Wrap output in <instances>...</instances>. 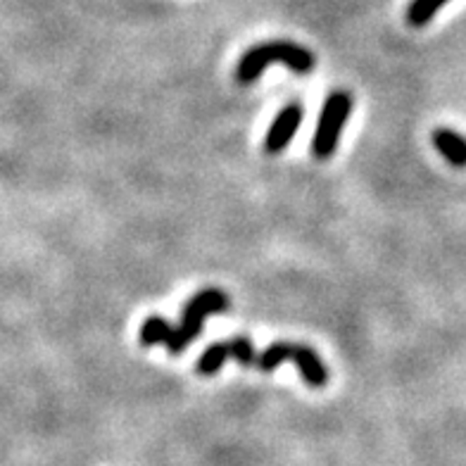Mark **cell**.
<instances>
[{
  "label": "cell",
  "mask_w": 466,
  "mask_h": 466,
  "mask_svg": "<svg viewBox=\"0 0 466 466\" xmlns=\"http://www.w3.org/2000/svg\"><path fill=\"white\" fill-rule=\"evenodd\" d=\"M269 65H286L295 74H309L317 67V57L312 50L302 48L293 41H267V44L252 46L250 50L243 53L233 76L240 86H250Z\"/></svg>",
  "instance_id": "1"
},
{
  "label": "cell",
  "mask_w": 466,
  "mask_h": 466,
  "mask_svg": "<svg viewBox=\"0 0 466 466\" xmlns=\"http://www.w3.org/2000/svg\"><path fill=\"white\" fill-rule=\"evenodd\" d=\"M228 309V295L219 289H205L196 293L186 302L184 314H181V324L177 326L167 340V350L169 355H181L200 333H203V324L212 314H221Z\"/></svg>",
  "instance_id": "2"
},
{
  "label": "cell",
  "mask_w": 466,
  "mask_h": 466,
  "mask_svg": "<svg viewBox=\"0 0 466 466\" xmlns=\"http://www.w3.org/2000/svg\"><path fill=\"white\" fill-rule=\"evenodd\" d=\"M286 360L295 362L302 380L309 388H324L329 383V369H326L324 360L317 355V350L302 343L279 340V343L267 345L258 357V369L259 371H274Z\"/></svg>",
  "instance_id": "3"
},
{
  "label": "cell",
  "mask_w": 466,
  "mask_h": 466,
  "mask_svg": "<svg viewBox=\"0 0 466 466\" xmlns=\"http://www.w3.org/2000/svg\"><path fill=\"white\" fill-rule=\"evenodd\" d=\"M352 112V96L348 91H333L324 103V110L317 122L312 138V155L319 160H329L336 153L343 127Z\"/></svg>",
  "instance_id": "4"
},
{
  "label": "cell",
  "mask_w": 466,
  "mask_h": 466,
  "mask_svg": "<svg viewBox=\"0 0 466 466\" xmlns=\"http://www.w3.org/2000/svg\"><path fill=\"white\" fill-rule=\"evenodd\" d=\"M302 116H305V110H302L300 103L286 105V107L277 115V119L271 122L269 131H267L264 150L269 155L283 153V150L289 147V143L293 141V136L298 134V129H300Z\"/></svg>",
  "instance_id": "5"
},
{
  "label": "cell",
  "mask_w": 466,
  "mask_h": 466,
  "mask_svg": "<svg viewBox=\"0 0 466 466\" xmlns=\"http://www.w3.org/2000/svg\"><path fill=\"white\" fill-rule=\"evenodd\" d=\"M433 146L454 167H466V138L452 129L433 131Z\"/></svg>",
  "instance_id": "6"
},
{
  "label": "cell",
  "mask_w": 466,
  "mask_h": 466,
  "mask_svg": "<svg viewBox=\"0 0 466 466\" xmlns=\"http://www.w3.org/2000/svg\"><path fill=\"white\" fill-rule=\"evenodd\" d=\"M231 352H228V343H212L209 348H205V352L198 357L196 371L200 376H215L219 374L224 362H227Z\"/></svg>",
  "instance_id": "7"
},
{
  "label": "cell",
  "mask_w": 466,
  "mask_h": 466,
  "mask_svg": "<svg viewBox=\"0 0 466 466\" xmlns=\"http://www.w3.org/2000/svg\"><path fill=\"white\" fill-rule=\"evenodd\" d=\"M174 326L165 319V317H147L141 326V333H138V340H141L143 348H153V345H160L169 340Z\"/></svg>",
  "instance_id": "8"
},
{
  "label": "cell",
  "mask_w": 466,
  "mask_h": 466,
  "mask_svg": "<svg viewBox=\"0 0 466 466\" xmlns=\"http://www.w3.org/2000/svg\"><path fill=\"white\" fill-rule=\"evenodd\" d=\"M448 3L450 0H411L405 15L407 25L417 26V29L419 26H426Z\"/></svg>",
  "instance_id": "9"
},
{
  "label": "cell",
  "mask_w": 466,
  "mask_h": 466,
  "mask_svg": "<svg viewBox=\"0 0 466 466\" xmlns=\"http://www.w3.org/2000/svg\"><path fill=\"white\" fill-rule=\"evenodd\" d=\"M228 352L238 364L243 367H258V357L259 352L255 350L252 340L248 336H236L228 340Z\"/></svg>",
  "instance_id": "10"
}]
</instances>
